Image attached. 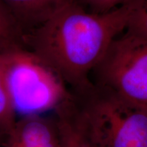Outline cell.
Returning a JSON list of instances; mask_svg holds the SVG:
<instances>
[{
  "mask_svg": "<svg viewBox=\"0 0 147 147\" xmlns=\"http://www.w3.org/2000/svg\"><path fill=\"white\" fill-rule=\"evenodd\" d=\"M136 4L137 0H129L95 14L71 1L25 34V46L53 67L71 92H82L93 84L91 74L110 44L125 32Z\"/></svg>",
  "mask_w": 147,
  "mask_h": 147,
  "instance_id": "6da1fadb",
  "label": "cell"
},
{
  "mask_svg": "<svg viewBox=\"0 0 147 147\" xmlns=\"http://www.w3.org/2000/svg\"><path fill=\"white\" fill-rule=\"evenodd\" d=\"M71 93L78 120L97 147H147V107L93 82Z\"/></svg>",
  "mask_w": 147,
  "mask_h": 147,
  "instance_id": "7a4b0ae2",
  "label": "cell"
},
{
  "mask_svg": "<svg viewBox=\"0 0 147 147\" xmlns=\"http://www.w3.org/2000/svg\"><path fill=\"white\" fill-rule=\"evenodd\" d=\"M0 65L16 115L55 111L71 94L58 73L27 47L0 54Z\"/></svg>",
  "mask_w": 147,
  "mask_h": 147,
  "instance_id": "3957f363",
  "label": "cell"
},
{
  "mask_svg": "<svg viewBox=\"0 0 147 147\" xmlns=\"http://www.w3.org/2000/svg\"><path fill=\"white\" fill-rule=\"evenodd\" d=\"M91 80L147 107V38L127 32L116 38L92 71Z\"/></svg>",
  "mask_w": 147,
  "mask_h": 147,
  "instance_id": "277c9868",
  "label": "cell"
},
{
  "mask_svg": "<svg viewBox=\"0 0 147 147\" xmlns=\"http://www.w3.org/2000/svg\"><path fill=\"white\" fill-rule=\"evenodd\" d=\"M3 147H59V135L55 117H22L5 136Z\"/></svg>",
  "mask_w": 147,
  "mask_h": 147,
  "instance_id": "5b68a950",
  "label": "cell"
},
{
  "mask_svg": "<svg viewBox=\"0 0 147 147\" xmlns=\"http://www.w3.org/2000/svg\"><path fill=\"white\" fill-rule=\"evenodd\" d=\"M25 34L37 28L59 9L74 0H0Z\"/></svg>",
  "mask_w": 147,
  "mask_h": 147,
  "instance_id": "8992f818",
  "label": "cell"
},
{
  "mask_svg": "<svg viewBox=\"0 0 147 147\" xmlns=\"http://www.w3.org/2000/svg\"><path fill=\"white\" fill-rule=\"evenodd\" d=\"M54 112L59 135V147H97L78 120L72 93Z\"/></svg>",
  "mask_w": 147,
  "mask_h": 147,
  "instance_id": "52a82bcc",
  "label": "cell"
},
{
  "mask_svg": "<svg viewBox=\"0 0 147 147\" xmlns=\"http://www.w3.org/2000/svg\"><path fill=\"white\" fill-rule=\"evenodd\" d=\"M25 33L0 1V54L26 47Z\"/></svg>",
  "mask_w": 147,
  "mask_h": 147,
  "instance_id": "ba28073f",
  "label": "cell"
},
{
  "mask_svg": "<svg viewBox=\"0 0 147 147\" xmlns=\"http://www.w3.org/2000/svg\"><path fill=\"white\" fill-rule=\"evenodd\" d=\"M16 115L11 104L0 65V134L4 138L13 127Z\"/></svg>",
  "mask_w": 147,
  "mask_h": 147,
  "instance_id": "9c48e42d",
  "label": "cell"
},
{
  "mask_svg": "<svg viewBox=\"0 0 147 147\" xmlns=\"http://www.w3.org/2000/svg\"><path fill=\"white\" fill-rule=\"evenodd\" d=\"M125 32L147 38V0H137Z\"/></svg>",
  "mask_w": 147,
  "mask_h": 147,
  "instance_id": "30bf717a",
  "label": "cell"
},
{
  "mask_svg": "<svg viewBox=\"0 0 147 147\" xmlns=\"http://www.w3.org/2000/svg\"><path fill=\"white\" fill-rule=\"evenodd\" d=\"M128 1L129 0H78V2L90 12L102 14L115 10Z\"/></svg>",
  "mask_w": 147,
  "mask_h": 147,
  "instance_id": "8fae6325",
  "label": "cell"
},
{
  "mask_svg": "<svg viewBox=\"0 0 147 147\" xmlns=\"http://www.w3.org/2000/svg\"><path fill=\"white\" fill-rule=\"evenodd\" d=\"M3 140H4V136L0 134V147H3Z\"/></svg>",
  "mask_w": 147,
  "mask_h": 147,
  "instance_id": "7c38bea8",
  "label": "cell"
},
{
  "mask_svg": "<svg viewBox=\"0 0 147 147\" xmlns=\"http://www.w3.org/2000/svg\"><path fill=\"white\" fill-rule=\"evenodd\" d=\"M74 1H78V0H74Z\"/></svg>",
  "mask_w": 147,
  "mask_h": 147,
  "instance_id": "4fadbf2b",
  "label": "cell"
}]
</instances>
